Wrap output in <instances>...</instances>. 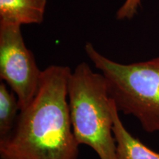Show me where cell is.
<instances>
[{
  "instance_id": "obj_3",
  "label": "cell",
  "mask_w": 159,
  "mask_h": 159,
  "mask_svg": "<svg viewBox=\"0 0 159 159\" xmlns=\"http://www.w3.org/2000/svg\"><path fill=\"white\" fill-rule=\"evenodd\" d=\"M111 102L102 73L85 62L71 71L68 103L73 132L78 144L90 147L99 159H116Z\"/></svg>"
},
{
  "instance_id": "obj_6",
  "label": "cell",
  "mask_w": 159,
  "mask_h": 159,
  "mask_svg": "<svg viewBox=\"0 0 159 159\" xmlns=\"http://www.w3.org/2000/svg\"><path fill=\"white\" fill-rule=\"evenodd\" d=\"M46 7L47 0H0V21L39 25L44 19Z\"/></svg>"
},
{
  "instance_id": "obj_5",
  "label": "cell",
  "mask_w": 159,
  "mask_h": 159,
  "mask_svg": "<svg viewBox=\"0 0 159 159\" xmlns=\"http://www.w3.org/2000/svg\"><path fill=\"white\" fill-rule=\"evenodd\" d=\"M111 111L114 121L113 132L116 141V159H159V152L147 147L125 128L113 99Z\"/></svg>"
},
{
  "instance_id": "obj_1",
  "label": "cell",
  "mask_w": 159,
  "mask_h": 159,
  "mask_svg": "<svg viewBox=\"0 0 159 159\" xmlns=\"http://www.w3.org/2000/svg\"><path fill=\"white\" fill-rule=\"evenodd\" d=\"M69 66L43 70L39 90L20 111L11 132L0 138V159H77L79 146L68 103Z\"/></svg>"
},
{
  "instance_id": "obj_7",
  "label": "cell",
  "mask_w": 159,
  "mask_h": 159,
  "mask_svg": "<svg viewBox=\"0 0 159 159\" xmlns=\"http://www.w3.org/2000/svg\"><path fill=\"white\" fill-rule=\"evenodd\" d=\"M20 112L19 100L5 82L0 83V138L11 132Z\"/></svg>"
},
{
  "instance_id": "obj_8",
  "label": "cell",
  "mask_w": 159,
  "mask_h": 159,
  "mask_svg": "<svg viewBox=\"0 0 159 159\" xmlns=\"http://www.w3.org/2000/svg\"><path fill=\"white\" fill-rule=\"evenodd\" d=\"M142 5V0H125L122 5L116 12L118 20H130L134 18Z\"/></svg>"
},
{
  "instance_id": "obj_4",
  "label": "cell",
  "mask_w": 159,
  "mask_h": 159,
  "mask_svg": "<svg viewBox=\"0 0 159 159\" xmlns=\"http://www.w3.org/2000/svg\"><path fill=\"white\" fill-rule=\"evenodd\" d=\"M42 72L26 47L21 26L0 21V78L16 95L20 111L35 97Z\"/></svg>"
},
{
  "instance_id": "obj_2",
  "label": "cell",
  "mask_w": 159,
  "mask_h": 159,
  "mask_svg": "<svg viewBox=\"0 0 159 159\" xmlns=\"http://www.w3.org/2000/svg\"><path fill=\"white\" fill-rule=\"evenodd\" d=\"M84 49L106 79L119 112L135 117L146 132L159 133V56L126 64L105 57L90 42Z\"/></svg>"
}]
</instances>
